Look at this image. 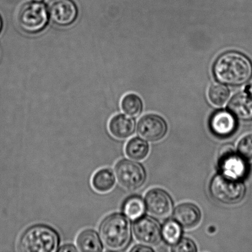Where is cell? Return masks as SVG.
<instances>
[{
    "mask_svg": "<svg viewBox=\"0 0 252 252\" xmlns=\"http://www.w3.org/2000/svg\"><path fill=\"white\" fill-rule=\"evenodd\" d=\"M217 80L231 86L248 83L252 77V63L248 58L238 52H228L220 56L214 66Z\"/></svg>",
    "mask_w": 252,
    "mask_h": 252,
    "instance_id": "obj_1",
    "label": "cell"
},
{
    "mask_svg": "<svg viewBox=\"0 0 252 252\" xmlns=\"http://www.w3.org/2000/svg\"><path fill=\"white\" fill-rule=\"evenodd\" d=\"M99 233L104 245L112 251L125 250L132 238L129 220L125 214L117 212L108 215L103 220Z\"/></svg>",
    "mask_w": 252,
    "mask_h": 252,
    "instance_id": "obj_2",
    "label": "cell"
},
{
    "mask_svg": "<svg viewBox=\"0 0 252 252\" xmlns=\"http://www.w3.org/2000/svg\"><path fill=\"white\" fill-rule=\"evenodd\" d=\"M61 237L53 227L36 224L27 228L20 236L17 248L24 252H57Z\"/></svg>",
    "mask_w": 252,
    "mask_h": 252,
    "instance_id": "obj_3",
    "label": "cell"
},
{
    "mask_svg": "<svg viewBox=\"0 0 252 252\" xmlns=\"http://www.w3.org/2000/svg\"><path fill=\"white\" fill-rule=\"evenodd\" d=\"M209 189L216 201L228 205L239 203L243 199L246 191L245 185L241 180L232 179L222 174L213 178Z\"/></svg>",
    "mask_w": 252,
    "mask_h": 252,
    "instance_id": "obj_4",
    "label": "cell"
},
{
    "mask_svg": "<svg viewBox=\"0 0 252 252\" xmlns=\"http://www.w3.org/2000/svg\"><path fill=\"white\" fill-rule=\"evenodd\" d=\"M48 8L39 1L29 2L20 9L17 22L22 31L29 34L38 33L48 24Z\"/></svg>",
    "mask_w": 252,
    "mask_h": 252,
    "instance_id": "obj_5",
    "label": "cell"
},
{
    "mask_svg": "<svg viewBox=\"0 0 252 252\" xmlns=\"http://www.w3.org/2000/svg\"><path fill=\"white\" fill-rule=\"evenodd\" d=\"M116 176L121 186L128 190H136L142 186L146 180L144 167L129 159L118 161L115 167Z\"/></svg>",
    "mask_w": 252,
    "mask_h": 252,
    "instance_id": "obj_6",
    "label": "cell"
},
{
    "mask_svg": "<svg viewBox=\"0 0 252 252\" xmlns=\"http://www.w3.org/2000/svg\"><path fill=\"white\" fill-rule=\"evenodd\" d=\"M219 166L222 174L242 180L246 177L248 166L244 159L234 152L233 146H224L220 152Z\"/></svg>",
    "mask_w": 252,
    "mask_h": 252,
    "instance_id": "obj_7",
    "label": "cell"
},
{
    "mask_svg": "<svg viewBox=\"0 0 252 252\" xmlns=\"http://www.w3.org/2000/svg\"><path fill=\"white\" fill-rule=\"evenodd\" d=\"M133 232L138 241L147 245H158L161 240V227L157 220L152 217H142L136 220Z\"/></svg>",
    "mask_w": 252,
    "mask_h": 252,
    "instance_id": "obj_8",
    "label": "cell"
},
{
    "mask_svg": "<svg viewBox=\"0 0 252 252\" xmlns=\"http://www.w3.org/2000/svg\"><path fill=\"white\" fill-rule=\"evenodd\" d=\"M49 13L54 24L65 27L75 21L78 11L72 0H52L49 4Z\"/></svg>",
    "mask_w": 252,
    "mask_h": 252,
    "instance_id": "obj_9",
    "label": "cell"
},
{
    "mask_svg": "<svg viewBox=\"0 0 252 252\" xmlns=\"http://www.w3.org/2000/svg\"><path fill=\"white\" fill-rule=\"evenodd\" d=\"M167 126L161 117L155 115L143 117L137 125L138 134L148 142H155L161 140L166 134Z\"/></svg>",
    "mask_w": 252,
    "mask_h": 252,
    "instance_id": "obj_10",
    "label": "cell"
},
{
    "mask_svg": "<svg viewBox=\"0 0 252 252\" xmlns=\"http://www.w3.org/2000/svg\"><path fill=\"white\" fill-rule=\"evenodd\" d=\"M145 204L148 212L158 218L169 217L173 209L171 197L167 192L160 189H153L147 192Z\"/></svg>",
    "mask_w": 252,
    "mask_h": 252,
    "instance_id": "obj_11",
    "label": "cell"
},
{
    "mask_svg": "<svg viewBox=\"0 0 252 252\" xmlns=\"http://www.w3.org/2000/svg\"><path fill=\"white\" fill-rule=\"evenodd\" d=\"M236 117L230 112L220 110L212 116L209 121L210 128L214 135L220 138L233 135L237 128Z\"/></svg>",
    "mask_w": 252,
    "mask_h": 252,
    "instance_id": "obj_12",
    "label": "cell"
},
{
    "mask_svg": "<svg viewBox=\"0 0 252 252\" xmlns=\"http://www.w3.org/2000/svg\"><path fill=\"white\" fill-rule=\"evenodd\" d=\"M174 219L185 228H193L201 221V212L196 205L184 203L174 210Z\"/></svg>",
    "mask_w": 252,
    "mask_h": 252,
    "instance_id": "obj_13",
    "label": "cell"
},
{
    "mask_svg": "<svg viewBox=\"0 0 252 252\" xmlns=\"http://www.w3.org/2000/svg\"><path fill=\"white\" fill-rule=\"evenodd\" d=\"M228 109L234 117L243 121L252 120V94L248 92L234 96L228 104Z\"/></svg>",
    "mask_w": 252,
    "mask_h": 252,
    "instance_id": "obj_14",
    "label": "cell"
},
{
    "mask_svg": "<svg viewBox=\"0 0 252 252\" xmlns=\"http://www.w3.org/2000/svg\"><path fill=\"white\" fill-rule=\"evenodd\" d=\"M108 129L111 134L118 139H126L133 134L135 121L125 115H118L110 120Z\"/></svg>",
    "mask_w": 252,
    "mask_h": 252,
    "instance_id": "obj_15",
    "label": "cell"
},
{
    "mask_svg": "<svg viewBox=\"0 0 252 252\" xmlns=\"http://www.w3.org/2000/svg\"><path fill=\"white\" fill-rule=\"evenodd\" d=\"M76 245L81 252H102V240L97 231L93 229H86L78 234Z\"/></svg>",
    "mask_w": 252,
    "mask_h": 252,
    "instance_id": "obj_16",
    "label": "cell"
},
{
    "mask_svg": "<svg viewBox=\"0 0 252 252\" xmlns=\"http://www.w3.org/2000/svg\"><path fill=\"white\" fill-rule=\"evenodd\" d=\"M93 189L100 193H106L112 190L115 186L116 177L113 170L103 168L93 175L91 181Z\"/></svg>",
    "mask_w": 252,
    "mask_h": 252,
    "instance_id": "obj_17",
    "label": "cell"
},
{
    "mask_svg": "<svg viewBox=\"0 0 252 252\" xmlns=\"http://www.w3.org/2000/svg\"><path fill=\"white\" fill-rule=\"evenodd\" d=\"M146 208L145 202L142 197L132 196L126 199L123 204V211L127 218L136 220L143 217Z\"/></svg>",
    "mask_w": 252,
    "mask_h": 252,
    "instance_id": "obj_18",
    "label": "cell"
},
{
    "mask_svg": "<svg viewBox=\"0 0 252 252\" xmlns=\"http://www.w3.org/2000/svg\"><path fill=\"white\" fill-rule=\"evenodd\" d=\"M126 155L130 159L142 160L147 157L149 153V145L144 140L140 138H133L128 141L126 146Z\"/></svg>",
    "mask_w": 252,
    "mask_h": 252,
    "instance_id": "obj_19",
    "label": "cell"
},
{
    "mask_svg": "<svg viewBox=\"0 0 252 252\" xmlns=\"http://www.w3.org/2000/svg\"><path fill=\"white\" fill-rule=\"evenodd\" d=\"M182 229L180 224L175 220L165 222L162 228V238L165 243L174 245L182 238Z\"/></svg>",
    "mask_w": 252,
    "mask_h": 252,
    "instance_id": "obj_20",
    "label": "cell"
},
{
    "mask_svg": "<svg viewBox=\"0 0 252 252\" xmlns=\"http://www.w3.org/2000/svg\"><path fill=\"white\" fill-rule=\"evenodd\" d=\"M121 107L126 115L132 117H138L143 109L142 100L139 97L133 94H129L123 98Z\"/></svg>",
    "mask_w": 252,
    "mask_h": 252,
    "instance_id": "obj_21",
    "label": "cell"
},
{
    "mask_svg": "<svg viewBox=\"0 0 252 252\" xmlns=\"http://www.w3.org/2000/svg\"><path fill=\"white\" fill-rule=\"evenodd\" d=\"M230 95L228 88L221 84H214L210 88L209 98L212 104L221 107L225 104Z\"/></svg>",
    "mask_w": 252,
    "mask_h": 252,
    "instance_id": "obj_22",
    "label": "cell"
},
{
    "mask_svg": "<svg viewBox=\"0 0 252 252\" xmlns=\"http://www.w3.org/2000/svg\"><path fill=\"white\" fill-rule=\"evenodd\" d=\"M239 155L245 159H252V135H246L239 141L238 145Z\"/></svg>",
    "mask_w": 252,
    "mask_h": 252,
    "instance_id": "obj_23",
    "label": "cell"
},
{
    "mask_svg": "<svg viewBox=\"0 0 252 252\" xmlns=\"http://www.w3.org/2000/svg\"><path fill=\"white\" fill-rule=\"evenodd\" d=\"M197 251V246L194 241L189 238L180 239L172 248V251L174 252H196Z\"/></svg>",
    "mask_w": 252,
    "mask_h": 252,
    "instance_id": "obj_24",
    "label": "cell"
},
{
    "mask_svg": "<svg viewBox=\"0 0 252 252\" xmlns=\"http://www.w3.org/2000/svg\"><path fill=\"white\" fill-rule=\"evenodd\" d=\"M78 249L72 244H66L59 247L57 252H77Z\"/></svg>",
    "mask_w": 252,
    "mask_h": 252,
    "instance_id": "obj_25",
    "label": "cell"
},
{
    "mask_svg": "<svg viewBox=\"0 0 252 252\" xmlns=\"http://www.w3.org/2000/svg\"><path fill=\"white\" fill-rule=\"evenodd\" d=\"M130 252H153L154 250L150 247L143 245H137L130 249Z\"/></svg>",
    "mask_w": 252,
    "mask_h": 252,
    "instance_id": "obj_26",
    "label": "cell"
},
{
    "mask_svg": "<svg viewBox=\"0 0 252 252\" xmlns=\"http://www.w3.org/2000/svg\"><path fill=\"white\" fill-rule=\"evenodd\" d=\"M2 27V21L1 16H0V32H1V31Z\"/></svg>",
    "mask_w": 252,
    "mask_h": 252,
    "instance_id": "obj_27",
    "label": "cell"
},
{
    "mask_svg": "<svg viewBox=\"0 0 252 252\" xmlns=\"http://www.w3.org/2000/svg\"><path fill=\"white\" fill-rule=\"evenodd\" d=\"M33 1H42V0H33Z\"/></svg>",
    "mask_w": 252,
    "mask_h": 252,
    "instance_id": "obj_28",
    "label": "cell"
}]
</instances>
